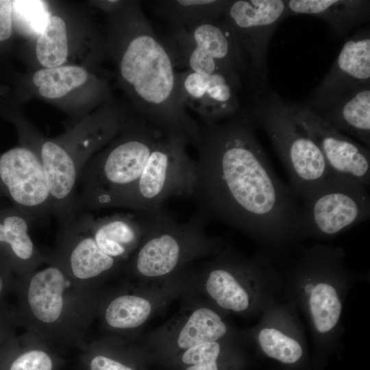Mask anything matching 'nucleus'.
I'll list each match as a JSON object with an SVG mask.
<instances>
[{
	"label": "nucleus",
	"mask_w": 370,
	"mask_h": 370,
	"mask_svg": "<svg viewBox=\"0 0 370 370\" xmlns=\"http://www.w3.org/2000/svg\"><path fill=\"white\" fill-rule=\"evenodd\" d=\"M246 112L199 125L190 197L206 219L226 224L272 249L302 239L301 203L276 175Z\"/></svg>",
	"instance_id": "1"
},
{
	"label": "nucleus",
	"mask_w": 370,
	"mask_h": 370,
	"mask_svg": "<svg viewBox=\"0 0 370 370\" xmlns=\"http://www.w3.org/2000/svg\"><path fill=\"white\" fill-rule=\"evenodd\" d=\"M128 14V36L119 72L139 115L164 134L195 147L199 124L182 102L178 71L140 6L134 3Z\"/></svg>",
	"instance_id": "2"
},
{
	"label": "nucleus",
	"mask_w": 370,
	"mask_h": 370,
	"mask_svg": "<svg viewBox=\"0 0 370 370\" xmlns=\"http://www.w3.org/2000/svg\"><path fill=\"white\" fill-rule=\"evenodd\" d=\"M18 290L27 331L58 352L83 348L100 291L74 280L48 254L45 264L20 278Z\"/></svg>",
	"instance_id": "3"
},
{
	"label": "nucleus",
	"mask_w": 370,
	"mask_h": 370,
	"mask_svg": "<svg viewBox=\"0 0 370 370\" xmlns=\"http://www.w3.org/2000/svg\"><path fill=\"white\" fill-rule=\"evenodd\" d=\"M143 236L136 213L95 218L90 212L75 213L60 224L49 257L76 282L95 291L121 271Z\"/></svg>",
	"instance_id": "4"
},
{
	"label": "nucleus",
	"mask_w": 370,
	"mask_h": 370,
	"mask_svg": "<svg viewBox=\"0 0 370 370\" xmlns=\"http://www.w3.org/2000/svg\"><path fill=\"white\" fill-rule=\"evenodd\" d=\"M134 212L143 236L124 271L134 278L142 281L169 278L187 262L218 254L223 246L220 238L206 233L207 220L198 212L181 223L164 208L154 212Z\"/></svg>",
	"instance_id": "5"
},
{
	"label": "nucleus",
	"mask_w": 370,
	"mask_h": 370,
	"mask_svg": "<svg viewBox=\"0 0 370 370\" xmlns=\"http://www.w3.org/2000/svg\"><path fill=\"white\" fill-rule=\"evenodd\" d=\"M123 129L114 144L84 167L77 186L76 213L118 208L165 134L140 115Z\"/></svg>",
	"instance_id": "6"
},
{
	"label": "nucleus",
	"mask_w": 370,
	"mask_h": 370,
	"mask_svg": "<svg viewBox=\"0 0 370 370\" xmlns=\"http://www.w3.org/2000/svg\"><path fill=\"white\" fill-rule=\"evenodd\" d=\"M257 101L247 114L268 136L287 172L288 187L301 201L334 175L316 143L293 117L288 104L273 92Z\"/></svg>",
	"instance_id": "7"
},
{
	"label": "nucleus",
	"mask_w": 370,
	"mask_h": 370,
	"mask_svg": "<svg viewBox=\"0 0 370 370\" xmlns=\"http://www.w3.org/2000/svg\"><path fill=\"white\" fill-rule=\"evenodd\" d=\"M183 139L163 134L152 150L134 187L118 208L154 212L174 197H188L193 190L196 164Z\"/></svg>",
	"instance_id": "8"
},
{
	"label": "nucleus",
	"mask_w": 370,
	"mask_h": 370,
	"mask_svg": "<svg viewBox=\"0 0 370 370\" xmlns=\"http://www.w3.org/2000/svg\"><path fill=\"white\" fill-rule=\"evenodd\" d=\"M121 129L116 117L101 122L74 143L46 140L34 151L46 177L52 205V215L59 224L76 213L77 186L81 173L90 153L108 140Z\"/></svg>",
	"instance_id": "9"
},
{
	"label": "nucleus",
	"mask_w": 370,
	"mask_h": 370,
	"mask_svg": "<svg viewBox=\"0 0 370 370\" xmlns=\"http://www.w3.org/2000/svg\"><path fill=\"white\" fill-rule=\"evenodd\" d=\"M177 69L202 75L216 73L245 75L235 38L223 18L169 29L160 38Z\"/></svg>",
	"instance_id": "10"
},
{
	"label": "nucleus",
	"mask_w": 370,
	"mask_h": 370,
	"mask_svg": "<svg viewBox=\"0 0 370 370\" xmlns=\"http://www.w3.org/2000/svg\"><path fill=\"white\" fill-rule=\"evenodd\" d=\"M302 236L327 238L367 221L369 186L334 175L301 201Z\"/></svg>",
	"instance_id": "11"
},
{
	"label": "nucleus",
	"mask_w": 370,
	"mask_h": 370,
	"mask_svg": "<svg viewBox=\"0 0 370 370\" xmlns=\"http://www.w3.org/2000/svg\"><path fill=\"white\" fill-rule=\"evenodd\" d=\"M287 16L286 1H230L223 19L231 29L245 67L249 86L256 95L267 81V55L271 38Z\"/></svg>",
	"instance_id": "12"
},
{
	"label": "nucleus",
	"mask_w": 370,
	"mask_h": 370,
	"mask_svg": "<svg viewBox=\"0 0 370 370\" xmlns=\"http://www.w3.org/2000/svg\"><path fill=\"white\" fill-rule=\"evenodd\" d=\"M0 192L27 214L34 225L52 215L51 196L41 162L30 148L17 147L0 156Z\"/></svg>",
	"instance_id": "13"
},
{
	"label": "nucleus",
	"mask_w": 370,
	"mask_h": 370,
	"mask_svg": "<svg viewBox=\"0 0 370 370\" xmlns=\"http://www.w3.org/2000/svg\"><path fill=\"white\" fill-rule=\"evenodd\" d=\"M291 112L320 149L332 175L370 185L369 148L341 133L307 106L290 104Z\"/></svg>",
	"instance_id": "14"
},
{
	"label": "nucleus",
	"mask_w": 370,
	"mask_h": 370,
	"mask_svg": "<svg viewBox=\"0 0 370 370\" xmlns=\"http://www.w3.org/2000/svg\"><path fill=\"white\" fill-rule=\"evenodd\" d=\"M370 86V34L358 32L343 45L329 73L310 95L307 106L319 114L355 90Z\"/></svg>",
	"instance_id": "15"
},
{
	"label": "nucleus",
	"mask_w": 370,
	"mask_h": 370,
	"mask_svg": "<svg viewBox=\"0 0 370 370\" xmlns=\"http://www.w3.org/2000/svg\"><path fill=\"white\" fill-rule=\"evenodd\" d=\"M242 77L237 73L202 75L190 70L178 72L180 97L185 108L199 115L203 123L229 119L241 110Z\"/></svg>",
	"instance_id": "16"
},
{
	"label": "nucleus",
	"mask_w": 370,
	"mask_h": 370,
	"mask_svg": "<svg viewBox=\"0 0 370 370\" xmlns=\"http://www.w3.org/2000/svg\"><path fill=\"white\" fill-rule=\"evenodd\" d=\"M256 260H247L229 250L219 251L201 273L208 296L219 307L234 312L247 310L251 297L243 278Z\"/></svg>",
	"instance_id": "17"
},
{
	"label": "nucleus",
	"mask_w": 370,
	"mask_h": 370,
	"mask_svg": "<svg viewBox=\"0 0 370 370\" xmlns=\"http://www.w3.org/2000/svg\"><path fill=\"white\" fill-rule=\"evenodd\" d=\"M154 309L151 297L127 285L109 292L100 291L95 317L110 333L108 336L125 338L147 322Z\"/></svg>",
	"instance_id": "18"
},
{
	"label": "nucleus",
	"mask_w": 370,
	"mask_h": 370,
	"mask_svg": "<svg viewBox=\"0 0 370 370\" xmlns=\"http://www.w3.org/2000/svg\"><path fill=\"white\" fill-rule=\"evenodd\" d=\"M227 332V324L215 310L207 306L197 307L182 319L178 328L171 334V340L157 346L147 356L150 361L165 365L194 346L221 341Z\"/></svg>",
	"instance_id": "19"
},
{
	"label": "nucleus",
	"mask_w": 370,
	"mask_h": 370,
	"mask_svg": "<svg viewBox=\"0 0 370 370\" xmlns=\"http://www.w3.org/2000/svg\"><path fill=\"white\" fill-rule=\"evenodd\" d=\"M34 225L30 217L15 206L0 209V249L21 278L47 260V254L42 253L31 236Z\"/></svg>",
	"instance_id": "20"
},
{
	"label": "nucleus",
	"mask_w": 370,
	"mask_h": 370,
	"mask_svg": "<svg viewBox=\"0 0 370 370\" xmlns=\"http://www.w3.org/2000/svg\"><path fill=\"white\" fill-rule=\"evenodd\" d=\"M287 16L305 14L325 21L339 36L367 21L370 1L366 0H288Z\"/></svg>",
	"instance_id": "21"
},
{
	"label": "nucleus",
	"mask_w": 370,
	"mask_h": 370,
	"mask_svg": "<svg viewBox=\"0 0 370 370\" xmlns=\"http://www.w3.org/2000/svg\"><path fill=\"white\" fill-rule=\"evenodd\" d=\"M81 352V370H147L149 361L143 349L116 336L86 342Z\"/></svg>",
	"instance_id": "22"
},
{
	"label": "nucleus",
	"mask_w": 370,
	"mask_h": 370,
	"mask_svg": "<svg viewBox=\"0 0 370 370\" xmlns=\"http://www.w3.org/2000/svg\"><path fill=\"white\" fill-rule=\"evenodd\" d=\"M343 134L370 147V86L344 96L324 111L317 114Z\"/></svg>",
	"instance_id": "23"
},
{
	"label": "nucleus",
	"mask_w": 370,
	"mask_h": 370,
	"mask_svg": "<svg viewBox=\"0 0 370 370\" xmlns=\"http://www.w3.org/2000/svg\"><path fill=\"white\" fill-rule=\"evenodd\" d=\"M229 0H158L149 3L169 29L188 27L223 18Z\"/></svg>",
	"instance_id": "24"
},
{
	"label": "nucleus",
	"mask_w": 370,
	"mask_h": 370,
	"mask_svg": "<svg viewBox=\"0 0 370 370\" xmlns=\"http://www.w3.org/2000/svg\"><path fill=\"white\" fill-rule=\"evenodd\" d=\"M9 350L0 354V370H58L63 361L58 351L28 331Z\"/></svg>",
	"instance_id": "25"
},
{
	"label": "nucleus",
	"mask_w": 370,
	"mask_h": 370,
	"mask_svg": "<svg viewBox=\"0 0 370 370\" xmlns=\"http://www.w3.org/2000/svg\"><path fill=\"white\" fill-rule=\"evenodd\" d=\"M243 358L225 347L221 341L194 346L167 362L172 370H242Z\"/></svg>",
	"instance_id": "26"
},
{
	"label": "nucleus",
	"mask_w": 370,
	"mask_h": 370,
	"mask_svg": "<svg viewBox=\"0 0 370 370\" xmlns=\"http://www.w3.org/2000/svg\"><path fill=\"white\" fill-rule=\"evenodd\" d=\"M306 290L308 307L315 330L325 334L339 321L342 304L336 288L330 282L319 280L309 282Z\"/></svg>",
	"instance_id": "27"
},
{
	"label": "nucleus",
	"mask_w": 370,
	"mask_h": 370,
	"mask_svg": "<svg viewBox=\"0 0 370 370\" xmlns=\"http://www.w3.org/2000/svg\"><path fill=\"white\" fill-rule=\"evenodd\" d=\"M262 354L287 367H297L304 359V351L295 338L275 328H264L258 334Z\"/></svg>",
	"instance_id": "28"
},
{
	"label": "nucleus",
	"mask_w": 370,
	"mask_h": 370,
	"mask_svg": "<svg viewBox=\"0 0 370 370\" xmlns=\"http://www.w3.org/2000/svg\"><path fill=\"white\" fill-rule=\"evenodd\" d=\"M87 77V72L83 68L65 66L38 71L33 76V82L42 97L56 99L82 85Z\"/></svg>",
	"instance_id": "29"
},
{
	"label": "nucleus",
	"mask_w": 370,
	"mask_h": 370,
	"mask_svg": "<svg viewBox=\"0 0 370 370\" xmlns=\"http://www.w3.org/2000/svg\"><path fill=\"white\" fill-rule=\"evenodd\" d=\"M39 62L47 69L60 66L68 55L66 24L58 16H51L36 45Z\"/></svg>",
	"instance_id": "30"
},
{
	"label": "nucleus",
	"mask_w": 370,
	"mask_h": 370,
	"mask_svg": "<svg viewBox=\"0 0 370 370\" xmlns=\"http://www.w3.org/2000/svg\"><path fill=\"white\" fill-rule=\"evenodd\" d=\"M24 31L31 36H40L51 16L43 1H14L13 12Z\"/></svg>",
	"instance_id": "31"
},
{
	"label": "nucleus",
	"mask_w": 370,
	"mask_h": 370,
	"mask_svg": "<svg viewBox=\"0 0 370 370\" xmlns=\"http://www.w3.org/2000/svg\"><path fill=\"white\" fill-rule=\"evenodd\" d=\"M13 1L0 0V41L8 39L12 32Z\"/></svg>",
	"instance_id": "32"
},
{
	"label": "nucleus",
	"mask_w": 370,
	"mask_h": 370,
	"mask_svg": "<svg viewBox=\"0 0 370 370\" xmlns=\"http://www.w3.org/2000/svg\"><path fill=\"white\" fill-rule=\"evenodd\" d=\"M5 286V279L3 273L0 272V296L2 295Z\"/></svg>",
	"instance_id": "33"
}]
</instances>
